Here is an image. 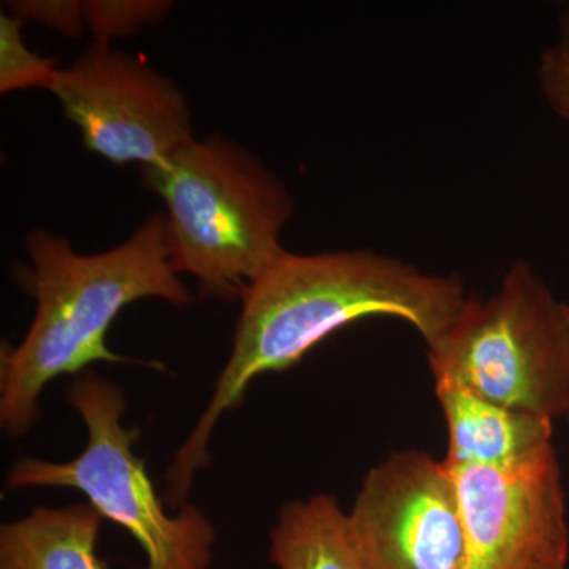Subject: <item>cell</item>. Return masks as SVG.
<instances>
[{
  "label": "cell",
  "mask_w": 569,
  "mask_h": 569,
  "mask_svg": "<svg viewBox=\"0 0 569 569\" xmlns=\"http://www.w3.org/2000/svg\"><path fill=\"white\" fill-rule=\"evenodd\" d=\"M448 467L466 529V569L567 568L569 530L556 448L518 471Z\"/></svg>",
  "instance_id": "8"
},
{
  "label": "cell",
  "mask_w": 569,
  "mask_h": 569,
  "mask_svg": "<svg viewBox=\"0 0 569 569\" xmlns=\"http://www.w3.org/2000/svg\"><path fill=\"white\" fill-rule=\"evenodd\" d=\"M348 519L362 569H466V529L445 460L391 456L367 473Z\"/></svg>",
  "instance_id": "7"
},
{
  "label": "cell",
  "mask_w": 569,
  "mask_h": 569,
  "mask_svg": "<svg viewBox=\"0 0 569 569\" xmlns=\"http://www.w3.org/2000/svg\"><path fill=\"white\" fill-rule=\"evenodd\" d=\"M67 399L88 429L81 455L69 462L18 460L7 488L80 490L103 519L118 523L140 545L146 569L211 568L216 527L190 503L178 515H168L144 460L133 451L140 430L123 426L122 389L96 373H81L70 385Z\"/></svg>",
  "instance_id": "5"
},
{
  "label": "cell",
  "mask_w": 569,
  "mask_h": 569,
  "mask_svg": "<svg viewBox=\"0 0 569 569\" xmlns=\"http://www.w3.org/2000/svg\"><path fill=\"white\" fill-rule=\"evenodd\" d=\"M468 298L459 277L419 271L372 250H287L242 291L230 358L168 468L164 501L176 509L187 505L194 477L211 463L217 422L242 402L254 378L290 369L339 329L369 317L406 320L429 346L455 323Z\"/></svg>",
  "instance_id": "1"
},
{
  "label": "cell",
  "mask_w": 569,
  "mask_h": 569,
  "mask_svg": "<svg viewBox=\"0 0 569 569\" xmlns=\"http://www.w3.org/2000/svg\"><path fill=\"white\" fill-rule=\"evenodd\" d=\"M144 182L167 206L176 272L193 276L206 295L241 296L287 252L280 238L293 197L263 160L230 138H193L144 168Z\"/></svg>",
  "instance_id": "3"
},
{
  "label": "cell",
  "mask_w": 569,
  "mask_h": 569,
  "mask_svg": "<svg viewBox=\"0 0 569 569\" xmlns=\"http://www.w3.org/2000/svg\"><path fill=\"white\" fill-rule=\"evenodd\" d=\"M171 7L168 0H84L86 24L93 43L110 44L164 20Z\"/></svg>",
  "instance_id": "13"
},
{
  "label": "cell",
  "mask_w": 569,
  "mask_h": 569,
  "mask_svg": "<svg viewBox=\"0 0 569 569\" xmlns=\"http://www.w3.org/2000/svg\"><path fill=\"white\" fill-rule=\"evenodd\" d=\"M47 91L80 129L86 148L116 164L163 162L193 140L192 114L173 80L142 59L92 43Z\"/></svg>",
  "instance_id": "6"
},
{
  "label": "cell",
  "mask_w": 569,
  "mask_h": 569,
  "mask_svg": "<svg viewBox=\"0 0 569 569\" xmlns=\"http://www.w3.org/2000/svg\"><path fill=\"white\" fill-rule=\"evenodd\" d=\"M447 418L451 466L518 471L552 451L553 421L498 406L467 389L436 381Z\"/></svg>",
  "instance_id": "9"
},
{
  "label": "cell",
  "mask_w": 569,
  "mask_h": 569,
  "mask_svg": "<svg viewBox=\"0 0 569 569\" xmlns=\"http://www.w3.org/2000/svg\"><path fill=\"white\" fill-rule=\"evenodd\" d=\"M7 6L20 20L39 22L70 39H80L88 28L81 0H14Z\"/></svg>",
  "instance_id": "15"
},
{
  "label": "cell",
  "mask_w": 569,
  "mask_h": 569,
  "mask_svg": "<svg viewBox=\"0 0 569 569\" xmlns=\"http://www.w3.org/2000/svg\"><path fill=\"white\" fill-rule=\"evenodd\" d=\"M102 522L91 503L32 509L0 527V569H107L97 553Z\"/></svg>",
  "instance_id": "10"
},
{
  "label": "cell",
  "mask_w": 569,
  "mask_h": 569,
  "mask_svg": "<svg viewBox=\"0 0 569 569\" xmlns=\"http://www.w3.org/2000/svg\"><path fill=\"white\" fill-rule=\"evenodd\" d=\"M539 91L550 110L569 123V6L557 18V37L539 56Z\"/></svg>",
  "instance_id": "14"
},
{
  "label": "cell",
  "mask_w": 569,
  "mask_h": 569,
  "mask_svg": "<svg viewBox=\"0 0 569 569\" xmlns=\"http://www.w3.org/2000/svg\"><path fill=\"white\" fill-rule=\"evenodd\" d=\"M24 21L14 14H0V93L47 89L58 71L59 59L41 58L26 47Z\"/></svg>",
  "instance_id": "12"
},
{
  "label": "cell",
  "mask_w": 569,
  "mask_h": 569,
  "mask_svg": "<svg viewBox=\"0 0 569 569\" xmlns=\"http://www.w3.org/2000/svg\"><path fill=\"white\" fill-rule=\"evenodd\" d=\"M26 250L31 266L18 277L36 299V317L20 346L0 351V426L10 437L36 425L40 397L56 378L81 376L96 362H132L107 343L123 307L148 298L192 302L173 266L164 212L108 252L77 253L69 239L44 230L28 234Z\"/></svg>",
  "instance_id": "2"
},
{
  "label": "cell",
  "mask_w": 569,
  "mask_h": 569,
  "mask_svg": "<svg viewBox=\"0 0 569 569\" xmlns=\"http://www.w3.org/2000/svg\"><path fill=\"white\" fill-rule=\"evenodd\" d=\"M427 358L436 381L552 421L569 418V305L526 261L509 266L490 298L470 296Z\"/></svg>",
  "instance_id": "4"
},
{
  "label": "cell",
  "mask_w": 569,
  "mask_h": 569,
  "mask_svg": "<svg viewBox=\"0 0 569 569\" xmlns=\"http://www.w3.org/2000/svg\"><path fill=\"white\" fill-rule=\"evenodd\" d=\"M269 556L279 569H362L350 519L326 493L284 505Z\"/></svg>",
  "instance_id": "11"
}]
</instances>
